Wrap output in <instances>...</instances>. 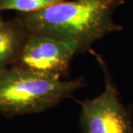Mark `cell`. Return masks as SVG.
Instances as JSON below:
<instances>
[{
	"label": "cell",
	"mask_w": 133,
	"mask_h": 133,
	"mask_svg": "<svg viewBox=\"0 0 133 133\" xmlns=\"http://www.w3.org/2000/svg\"><path fill=\"white\" fill-rule=\"evenodd\" d=\"M121 0H65L16 19L28 33L43 35L69 43L84 52L106 35L123 28L112 19Z\"/></svg>",
	"instance_id": "6da1fadb"
},
{
	"label": "cell",
	"mask_w": 133,
	"mask_h": 133,
	"mask_svg": "<svg viewBox=\"0 0 133 133\" xmlns=\"http://www.w3.org/2000/svg\"><path fill=\"white\" fill-rule=\"evenodd\" d=\"M85 86L84 79L62 80L17 66L0 71V114L8 118L40 113Z\"/></svg>",
	"instance_id": "7a4b0ae2"
},
{
	"label": "cell",
	"mask_w": 133,
	"mask_h": 133,
	"mask_svg": "<svg viewBox=\"0 0 133 133\" xmlns=\"http://www.w3.org/2000/svg\"><path fill=\"white\" fill-rule=\"evenodd\" d=\"M105 76L104 91L81 103L79 124L83 133H133L130 110L124 107L104 63L100 58Z\"/></svg>",
	"instance_id": "3957f363"
},
{
	"label": "cell",
	"mask_w": 133,
	"mask_h": 133,
	"mask_svg": "<svg viewBox=\"0 0 133 133\" xmlns=\"http://www.w3.org/2000/svg\"><path fill=\"white\" fill-rule=\"evenodd\" d=\"M78 50L69 43L43 35L28 33L13 66L62 78L67 76Z\"/></svg>",
	"instance_id": "277c9868"
},
{
	"label": "cell",
	"mask_w": 133,
	"mask_h": 133,
	"mask_svg": "<svg viewBox=\"0 0 133 133\" xmlns=\"http://www.w3.org/2000/svg\"><path fill=\"white\" fill-rule=\"evenodd\" d=\"M28 33L18 19L0 21V71L14 65Z\"/></svg>",
	"instance_id": "5b68a950"
},
{
	"label": "cell",
	"mask_w": 133,
	"mask_h": 133,
	"mask_svg": "<svg viewBox=\"0 0 133 133\" xmlns=\"http://www.w3.org/2000/svg\"><path fill=\"white\" fill-rule=\"evenodd\" d=\"M65 0H0V11L14 10L22 14L35 12Z\"/></svg>",
	"instance_id": "8992f818"
}]
</instances>
